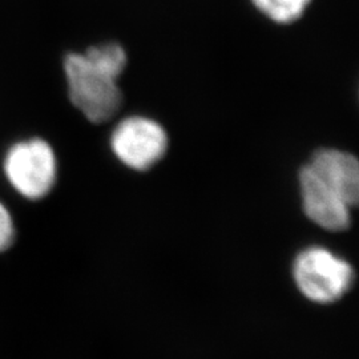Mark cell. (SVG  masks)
<instances>
[{
	"mask_svg": "<svg viewBox=\"0 0 359 359\" xmlns=\"http://www.w3.org/2000/svg\"><path fill=\"white\" fill-rule=\"evenodd\" d=\"M15 238V225L8 209L0 203V252L7 250Z\"/></svg>",
	"mask_w": 359,
	"mask_h": 359,
	"instance_id": "cell-8",
	"label": "cell"
},
{
	"mask_svg": "<svg viewBox=\"0 0 359 359\" xmlns=\"http://www.w3.org/2000/svg\"><path fill=\"white\" fill-rule=\"evenodd\" d=\"M126 67L127 53L117 43H105L84 53L72 52L65 56L69 100L90 123L108 121L118 112L123 95L117 79Z\"/></svg>",
	"mask_w": 359,
	"mask_h": 359,
	"instance_id": "cell-1",
	"label": "cell"
},
{
	"mask_svg": "<svg viewBox=\"0 0 359 359\" xmlns=\"http://www.w3.org/2000/svg\"><path fill=\"white\" fill-rule=\"evenodd\" d=\"M302 208L310 221L325 231H344L351 224V206L326 185L308 164L299 170Z\"/></svg>",
	"mask_w": 359,
	"mask_h": 359,
	"instance_id": "cell-5",
	"label": "cell"
},
{
	"mask_svg": "<svg viewBox=\"0 0 359 359\" xmlns=\"http://www.w3.org/2000/svg\"><path fill=\"white\" fill-rule=\"evenodd\" d=\"M111 148L118 161L133 170H148L167 154L165 129L142 116L127 117L111 136Z\"/></svg>",
	"mask_w": 359,
	"mask_h": 359,
	"instance_id": "cell-4",
	"label": "cell"
},
{
	"mask_svg": "<svg viewBox=\"0 0 359 359\" xmlns=\"http://www.w3.org/2000/svg\"><path fill=\"white\" fill-rule=\"evenodd\" d=\"M308 165L351 208L358 205L359 164L355 156L344 151L325 148L313 154Z\"/></svg>",
	"mask_w": 359,
	"mask_h": 359,
	"instance_id": "cell-6",
	"label": "cell"
},
{
	"mask_svg": "<svg viewBox=\"0 0 359 359\" xmlns=\"http://www.w3.org/2000/svg\"><path fill=\"white\" fill-rule=\"evenodd\" d=\"M3 172L16 192L35 201L51 192L57 176V161L51 145L34 137L10 147L3 160Z\"/></svg>",
	"mask_w": 359,
	"mask_h": 359,
	"instance_id": "cell-3",
	"label": "cell"
},
{
	"mask_svg": "<svg viewBox=\"0 0 359 359\" xmlns=\"http://www.w3.org/2000/svg\"><path fill=\"white\" fill-rule=\"evenodd\" d=\"M257 8L273 22L293 23L305 13L310 0H252Z\"/></svg>",
	"mask_w": 359,
	"mask_h": 359,
	"instance_id": "cell-7",
	"label": "cell"
},
{
	"mask_svg": "<svg viewBox=\"0 0 359 359\" xmlns=\"http://www.w3.org/2000/svg\"><path fill=\"white\" fill-rule=\"evenodd\" d=\"M293 278L309 301L327 305L346 294L355 274L346 259L326 248L310 246L295 257Z\"/></svg>",
	"mask_w": 359,
	"mask_h": 359,
	"instance_id": "cell-2",
	"label": "cell"
}]
</instances>
